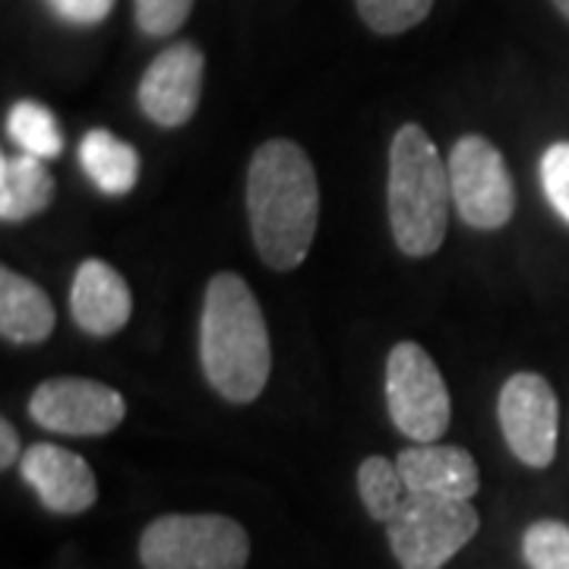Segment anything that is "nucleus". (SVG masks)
<instances>
[{
  "label": "nucleus",
  "mask_w": 569,
  "mask_h": 569,
  "mask_svg": "<svg viewBox=\"0 0 569 569\" xmlns=\"http://www.w3.org/2000/svg\"><path fill=\"white\" fill-rule=\"evenodd\" d=\"M247 216L266 266L291 272L305 263L320 219V183L298 142L269 140L253 152L247 168Z\"/></svg>",
  "instance_id": "f257e3e1"
},
{
  "label": "nucleus",
  "mask_w": 569,
  "mask_h": 569,
  "mask_svg": "<svg viewBox=\"0 0 569 569\" xmlns=\"http://www.w3.org/2000/svg\"><path fill=\"white\" fill-rule=\"evenodd\" d=\"M200 358L209 387L228 402L247 406L266 389L272 351L260 301L234 272H219L206 288Z\"/></svg>",
  "instance_id": "f03ea898"
},
{
  "label": "nucleus",
  "mask_w": 569,
  "mask_h": 569,
  "mask_svg": "<svg viewBox=\"0 0 569 569\" xmlns=\"http://www.w3.org/2000/svg\"><path fill=\"white\" fill-rule=\"evenodd\" d=\"M452 190L433 140L418 123H406L389 146V224L408 257H430L447 238Z\"/></svg>",
  "instance_id": "7ed1b4c3"
},
{
  "label": "nucleus",
  "mask_w": 569,
  "mask_h": 569,
  "mask_svg": "<svg viewBox=\"0 0 569 569\" xmlns=\"http://www.w3.org/2000/svg\"><path fill=\"white\" fill-rule=\"evenodd\" d=\"M247 531L228 516H162L140 538L146 569H244Z\"/></svg>",
  "instance_id": "20e7f679"
},
{
  "label": "nucleus",
  "mask_w": 569,
  "mask_h": 569,
  "mask_svg": "<svg viewBox=\"0 0 569 569\" xmlns=\"http://www.w3.org/2000/svg\"><path fill=\"white\" fill-rule=\"evenodd\" d=\"M478 526L481 519L468 500L408 493L387 538L402 569H443L478 535Z\"/></svg>",
  "instance_id": "39448f33"
},
{
  "label": "nucleus",
  "mask_w": 569,
  "mask_h": 569,
  "mask_svg": "<svg viewBox=\"0 0 569 569\" xmlns=\"http://www.w3.org/2000/svg\"><path fill=\"white\" fill-rule=\"evenodd\" d=\"M392 425L415 443H437L449 427V389L440 367L418 342H399L387 358Z\"/></svg>",
  "instance_id": "423d86ee"
},
{
  "label": "nucleus",
  "mask_w": 569,
  "mask_h": 569,
  "mask_svg": "<svg viewBox=\"0 0 569 569\" xmlns=\"http://www.w3.org/2000/svg\"><path fill=\"white\" fill-rule=\"evenodd\" d=\"M449 190L462 222L497 231L516 212V187L500 149L485 137H462L449 156Z\"/></svg>",
  "instance_id": "0eeeda50"
},
{
  "label": "nucleus",
  "mask_w": 569,
  "mask_h": 569,
  "mask_svg": "<svg viewBox=\"0 0 569 569\" xmlns=\"http://www.w3.org/2000/svg\"><path fill=\"white\" fill-rule=\"evenodd\" d=\"M29 415L36 425L54 433L102 437L121 425L127 406L121 392L104 383L82 377H54L32 392Z\"/></svg>",
  "instance_id": "6e6552de"
},
{
  "label": "nucleus",
  "mask_w": 569,
  "mask_h": 569,
  "mask_svg": "<svg viewBox=\"0 0 569 569\" xmlns=\"http://www.w3.org/2000/svg\"><path fill=\"white\" fill-rule=\"evenodd\" d=\"M560 406L541 373H516L500 389V427L519 462L548 468L557 456Z\"/></svg>",
  "instance_id": "1a4fd4ad"
},
{
  "label": "nucleus",
  "mask_w": 569,
  "mask_h": 569,
  "mask_svg": "<svg viewBox=\"0 0 569 569\" xmlns=\"http://www.w3.org/2000/svg\"><path fill=\"white\" fill-rule=\"evenodd\" d=\"M203 51L190 41L164 48L156 61L149 63L140 82V108L149 121L159 127H181L200 104L203 92Z\"/></svg>",
  "instance_id": "9d476101"
},
{
  "label": "nucleus",
  "mask_w": 569,
  "mask_h": 569,
  "mask_svg": "<svg viewBox=\"0 0 569 569\" xmlns=\"http://www.w3.org/2000/svg\"><path fill=\"white\" fill-rule=\"evenodd\" d=\"M20 475L39 493L41 503L61 516L86 512L99 500V485L89 462L54 443H36L32 449H26L20 459Z\"/></svg>",
  "instance_id": "9b49d317"
},
{
  "label": "nucleus",
  "mask_w": 569,
  "mask_h": 569,
  "mask_svg": "<svg viewBox=\"0 0 569 569\" xmlns=\"http://www.w3.org/2000/svg\"><path fill=\"white\" fill-rule=\"evenodd\" d=\"M396 468L406 481L408 493H418V497L471 500L481 488L478 462L459 447L418 443L399 452Z\"/></svg>",
  "instance_id": "f8f14e48"
},
{
  "label": "nucleus",
  "mask_w": 569,
  "mask_h": 569,
  "mask_svg": "<svg viewBox=\"0 0 569 569\" xmlns=\"http://www.w3.org/2000/svg\"><path fill=\"white\" fill-rule=\"evenodd\" d=\"M70 313L89 336H114L121 332L133 313V295L123 276L104 260H86L77 269L70 288Z\"/></svg>",
  "instance_id": "ddd939ff"
},
{
  "label": "nucleus",
  "mask_w": 569,
  "mask_h": 569,
  "mask_svg": "<svg viewBox=\"0 0 569 569\" xmlns=\"http://www.w3.org/2000/svg\"><path fill=\"white\" fill-rule=\"evenodd\" d=\"M58 323L51 298L13 269H0V332L13 346H39Z\"/></svg>",
  "instance_id": "4468645a"
},
{
  "label": "nucleus",
  "mask_w": 569,
  "mask_h": 569,
  "mask_svg": "<svg viewBox=\"0 0 569 569\" xmlns=\"http://www.w3.org/2000/svg\"><path fill=\"white\" fill-rule=\"evenodd\" d=\"M54 200V178L36 156H3L0 162V219L26 222Z\"/></svg>",
  "instance_id": "2eb2a0df"
},
{
  "label": "nucleus",
  "mask_w": 569,
  "mask_h": 569,
  "mask_svg": "<svg viewBox=\"0 0 569 569\" xmlns=\"http://www.w3.org/2000/svg\"><path fill=\"white\" fill-rule=\"evenodd\" d=\"M80 162L96 183L108 197H123L140 181V156L130 142L108 133V130H89L80 146Z\"/></svg>",
  "instance_id": "dca6fc26"
},
{
  "label": "nucleus",
  "mask_w": 569,
  "mask_h": 569,
  "mask_svg": "<svg viewBox=\"0 0 569 569\" xmlns=\"http://www.w3.org/2000/svg\"><path fill=\"white\" fill-rule=\"evenodd\" d=\"M358 493H361L367 516L389 526L396 519V512L406 503L408 488L402 475H399V468L392 466L389 459L367 456L361 468H358Z\"/></svg>",
  "instance_id": "f3484780"
},
{
  "label": "nucleus",
  "mask_w": 569,
  "mask_h": 569,
  "mask_svg": "<svg viewBox=\"0 0 569 569\" xmlns=\"http://www.w3.org/2000/svg\"><path fill=\"white\" fill-rule=\"evenodd\" d=\"M7 133L17 140L26 156H36V159H54L61 156L63 149V133L54 114L39 102H17L10 108V118H7Z\"/></svg>",
  "instance_id": "a211bd4d"
},
{
  "label": "nucleus",
  "mask_w": 569,
  "mask_h": 569,
  "mask_svg": "<svg viewBox=\"0 0 569 569\" xmlns=\"http://www.w3.org/2000/svg\"><path fill=\"white\" fill-rule=\"evenodd\" d=\"M433 0H358L361 20L380 36H399L427 20Z\"/></svg>",
  "instance_id": "6ab92c4d"
},
{
  "label": "nucleus",
  "mask_w": 569,
  "mask_h": 569,
  "mask_svg": "<svg viewBox=\"0 0 569 569\" xmlns=\"http://www.w3.org/2000/svg\"><path fill=\"white\" fill-rule=\"evenodd\" d=\"M522 557L531 569H569V526L567 522H535L522 538Z\"/></svg>",
  "instance_id": "aec40b11"
},
{
  "label": "nucleus",
  "mask_w": 569,
  "mask_h": 569,
  "mask_svg": "<svg viewBox=\"0 0 569 569\" xmlns=\"http://www.w3.org/2000/svg\"><path fill=\"white\" fill-rule=\"evenodd\" d=\"M193 10V0H137V22L146 36L164 39L178 32Z\"/></svg>",
  "instance_id": "412c9836"
},
{
  "label": "nucleus",
  "mask_w": 569,
  "mask_h": 569,
  "mask_svg": "<svg viewBox=\"0 0 569 569\" xmlns=\"http://www.w3.org/2000/svg\"><path fill=\"white\" fill-rule=\"evenodd\" d=\"M541 187L550 206L569 222V142H553L541 159Z\"/></svg>",
  "instance_id": "4be33fe9"
},
{
  "label": "nucleus",
  "mask_w": 569,
  "mask_h": 569,
  "mask_svg": "<svg viewBox=\"0 0 569 569\" xmlns=\"http://www.w3.org/2000/svg\"><path fill=\"white\" fill-rule=\"evenodd\" d=\"M54 7V13L67 22H77V26H96L102 22L114 0H48Z\"/></svg>",
  "instance_id": "5701e85b"
},
{
  "label": "nucleus",
  "mask_w": 569,
  "mask_h": 569,
  "mask_svg": "<svg viewBox=\"0 0 569 569\" xmlns=\"http://www.w3.org/2000/svg\"><path fill=\"white\" fill-rule=\"evenodd\" d=\"M22 459L20 456V437H17V430L10 421H0V468L7 471V468H13V462Z\"/></svg>",
  "instance_id": "b1692460"
},
{
  "label": "nucleus",
  "mask_w": 569,
  "mask_h": 569,
  "mask_svg": "<svg viewBox=\"0 0 569 569\" xmlns=\"http://www.w3.org/2000/svg\"><path fill=\"white\" fill-rule=\"evenodd\" d=\"M553 7H557V10H560V13L569 20V0H553Z\"/></svg>",
  "instance_id": "393cba45"
}]
</instances>
